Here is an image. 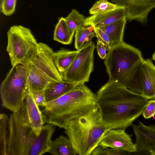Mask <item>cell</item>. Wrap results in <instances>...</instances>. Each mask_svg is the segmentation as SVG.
<instances>
[{"label": "cell", "instance_id": "obj_1", "mask_svg": "<svg viewBox=\"0 0 155 155\" xmlns=\"http://www.w3.org/2000/svg\"><path fill=\"white\" fill-rule=\"evenodd\" d=\"M102 123L110 129H126L142 115L148 100L109 79L96 94Z\"/></svg>", "mask_w": 155, "mask_h": 155}, {"label": "cell", "instance_id": "obj_2", "mask_svg": "<svg viewBox=\"0 0 155 155\" xmlns=\"http://www.w3.org/2000/svg\"><path fill=\"white\" fill-rule=\"evenodd\" d=\"M97 107L96 94L83 84L45 103L41 111L45 123L65 129L73 120L90 113Z\"/></svg>", "mask_w": 155, "mask_h": 155}, {"label": "cell", "instance_id": "obj_3", "mask_svg": "<svg viewBox=\"0 0 155 155\" xmlns=\"http://www.w3.org/2000/svg\"><path fill=\"white\" fill-rule=\"evenodd\" d=\"M104 64L109 79L142 94V69L145 59L138 48L123 41L110 46Z\"/></svg>", "mask_w": 155, "mask_h": 155}, {"label": "cell", "instance_id": "obj_4", "mask_svg": "<svg viewBox=\"0 0 155 155\" xmlns=\"http://www.w3.org/2000/svg\"><path fill=\"white\" fill-rule=\"evenodd\" d=\"M110 129L102 123L97 107L90 113L73 120L64 132L77 154L89 155Z\"/></svg>", "mask_w": 155, "mask_h": 155}, {"label": "cell", "instance_id": "obj_5", "mask_svg": "<svg viewBox=\"0 0 155 155\" xmlns=\"http://www.w3.org/2000/svg\"><path fill=\"white\" fill-rule=\"evenodd\" d=\"M28 90L26 66H12L1 84L2 106L12 112L19 111L24 105Z\"/></svg>", "mask_w": 155, "mask_h": 155}, {"label": "cell", "instance_id": "obj_6", "mask_svg": "<svg viewBox=\"0 0 155 155\" xmlns=\"http://www.w3.org/2000/svg\"><path fill=\"white\" fill-rule=\"evenodd\" d=\"M6 51L12 66L31 63L37 53L38 43L31 30L21 25L11 26L7 32Z\"/></svg>", "mask_w": 155, "mask_h": 155}, {"label": "cell", "instance_id": "obj_7", "mask_svg": "<svg viewBox=\"0 0 155 155\" xmlns=\"http://www.w3.org/2000/svg\"><path fill=\"white\" fill-rule=\"evenodd\" d=\"M36 136L20 110L8 118L7 155H29Z\"/></svg>", "mask_w": 155, "mask_h": 155}, {"label": "cell", "instance_id": "obj_8", "mask_svg": "<svg viewBox=\"0 0 155 155\" xmlns=\"http://www.w3.org/2000/svg\"><path fill=\"white\" fill-rule=\"evenodd\" d=\"M95 45L92 41L78 50L74 61L63 76L64 81L78 85L88 82L94 68Z\"/></svg>", "mask_w": 155, "mask_h": 155}, {"label": "cell", "instance_id": "obj_9", "mask_svg": "<svg viewBox=\"0 0 155 155\" xmlns=\"http://www.w3.org/2000/svg\"><path fill=\"white\" fill-rule=\"evenodd\" d=\"M53 49L47 45L38 43L35 57L31 62L38 71L50 81L63 80V77L56 66Z\"/></svg>", "mask_w": 155, "mask_h": 155}, {"label": "cell", "instance_id": "obj_10", "mask_svg": "<svg viewBox=\"0 0 155 155\" xmlns=\"http://www.w3.org/2000/svg\"><path fill=\"white\" fill-rule=\"evenodd\" d=\"M112 3L124 7L127 20H135L143 25L147 23L148 16L155 8V0H111Z\"/></svg>", "mask_w": 155, "mask_h": 155}, {"label": "cell", "instance_id": "obj_11", "mask_svg": "<svg viewBox=\"0 0 155 155\" xmlns=\"http://www.w3.org/2000/svg\"><path fill=\"white\" fill-rule=\"evenodd\" d=\"M135 136L136 153L155 155V125H146L139 121L132 125Z\"/></svg>", "mask_w": 155, "mask_h": 155}, {"label": "cell", "instance_id": "obj_12", "mask_svg": "<svg viewBox=\"0 0 155 155\" xmlns=\"http://www.w3.org/2000/svg\"><path fill=\"white\" fill-rule=\"evenodd\" d=\"M123 129H110L106 133L99 145L104 147L120 149L128 153H136V146L131 135Z\"/></svg>", "mask_w": 155, "mask_h": 155}, {"label": "cell", "instance_id": "obj_13", "mask_svg": "<svg viewBox=\"0 0 155 155\" xmlns=\"http://www.w3.org/2000/svg\"><path fill=\"white\" fill-rule=\"evenodd\" d=\"M25 100L24 105L20 111L38 136L45 123L43 114L29 89Z\"/></svg>", "mask_w": 155, "mask_h": 155}, {"label": "cell", "instance_id": "obj_14", "mask_svg": "<svg viewBox=\"0 0 155 155\" xmlns=\"http://www.w3.org/2000/svg\"><path fill=\"white\" fill-rule=\"evenodd\" d=\"M142 95L147 100L155 99V66L151 58L144 59L142 69Z\"/></svg>", "mask_w": 155, "mask_h": 155}, {"label": "cell", "instance_id": "obj_15", "mask_svg": "<svg viewBox=\"0 0 155 155\" xmlns=\"http://www.w3.org/2000/svg\"><path fill=\"white\" fill-rule=\"evenodd\" d=\"M124 17H126L125 8L119 6L114 10L85 18L83 26L100 27L110 24Z\"/></svg>", "mask_w": 155, "mask_h": 155}, {"label": "cell", "instance_id": "obj_16", "mask_svg": "<svg viewBox=\"0 0 155 155\" xmlns=\"http://www.w3.org/2000/svg\"><path fill=\"white\" fill-rule=\"evenodd\" d=\"M55 130L54 125L52 124L43 126L39 135L36 136L33 140L29 155H42L46 153Z\"/></svg>", "mask_w": 155, "mask_h": 155}, {"label": "cell", "instance_id": "obj_17", "mask_svg": "<svg viewBox=\"0 0 155 155\" xmlns=\"http://www.w3.org/2000/svg\"><path fill=\"white\" fill-rule=\"evenodd\" d=\"M77 85L64 80L51 82L43 90L45 103L57 99Z\"/></svg>", "mask_w": 155, "mask_h": 155}, {"label": "cell", "instance_id": "obj_18", "mask_svg": "<svg viewBox=\"0 0 155 155\" xmlns=\"http://www.w3.org/2000/svg\"><path fill=\"white\" fill-rule=\"evenodd\" d=\"M127 21L126 17H124L110 24L98 27L109 36L110 46L123 41Z\"/></svg>", "mask_w": 155, "mask_h": 155}, {"label": "cell", "instance_id": "obj_19", "mask_svg": "<svg viewBox=\"0 0 155 155\" xmlns=\"http://www.w3.org/2000/svg\"><path fill=\"white\" fill-rule=\"evenodd\" d=\"M26 66L28 89L31 91L43 90L51 81L41 74L32 63Z\"/></svg>", "mask_w": 155, "mask_h": 155}, {"label": "cell", "instance_id": "obj_20", "mask_svg": "<svg viewBox=\"0 0 155 155\" xmlns=\"http://www.w3.org/2000/svg\"><path fill=\"white\" fill-rule=\"evenodd\" d=\"M53 155H76V152L69 138L59 136L53 141H51L46 151Z\"/></svg>", "mask_w": 155, "mask_h": 155}, {"label": "cell", "instance_id": "obj_21", "mask_svg": "<svg viewBox=\"0 0 155 155\" xmlns=\"http://www.w3.org/2000/svg\"><path fill=\"white\" fill-rule=\"evenodd\" d=\"M78 52V50L71 51L62 49L54 52L55 62L63 78V75L76 57Z\"/></svg>", "mask_w": 155, "mask_h": 155}, {"label": "cell", "instance_id": "obj_22", "mask_svg": "<svg viewBox=\"0 0 155 155\" xmlns=\"http://www.w3.org/2000/svg\"><path fill=\"white\" fill-rule=\"evenodd\" d=\"M74 34L69 28L64 18L60 17L55 27L54 40L63 44L69 45L72 42Z\"/></svg>", "mask_w": 155, "mask_h": 155}, {"label": "cell", "instance_id": "obj_23", "mask_svg": "<svg viewBox=\"0 0 155 155\" xmlns=\"http://www.w3.org/2000/svg\"><path fill=\"white\" fill-rule=\"evenodd\" d=\"M96 36L94 27L91 25L82 26L75 31L74 46L78 50L91 41Z\"/></svg>", "mask_w": 155, "mask_h": 155}, {"label": "cell", "instance_id": "obj_24", "mask_svg": "<svg viewBox=\"0 0 155 155\" xmlns=\"http://www.w3.org/2000/svg\"><path fill=\"white\" fill-rule=\"evenodd\" d=\"M8 116L0 114V155H7L8 139Z\"/></svg>", "mask_w": 155, "mask_h": 155}, {"label": "cell", "instance_id": "obj_25", "mask_svg": "<svg viewBox=\"0 0 155 155\" xmlns=\"http://www.w3.org/2000/svg\"><path fill=\"white\" fill-rule=\"evenodd\" d=\"M85 18L84 15L75 9H72L68 15L64 18L69 28L74 34L77 28L83 26Z\"/></svg>", "mask_w": 155, "mask_h": 155}, {"label": "cell", "instance_id": "obj_26", "mask_svg": "<svg viewBox=\"0 0 155 155\" xmlns=\"http://www.w3.org/2000/svg\"><path fill=\"white\" fill-rule=\"evenodd\" d=\"M119 6L107 0H99L90 9L89 13L92 15L102 13L114 10Z\"/></svg>", "mask_w": 155, "mask_h": 155}, {"label": "cell", "instance_id": "obj_27", "mask_svg": "<svg viewBox=\"0 0 155 155\" xmlns=\"http://www.w3.org/2000/svg\"><path fill=\"white\" fill-rule=\"evenodd\" d=\"M128 153L123 150L110 147H104L100 145L95 148L91 155H122Z\"/></svg>", "mask_w": 155, "mask_h": 155}, {"label": "cell", "instance_id": "obj_28", "mask_svg": "<svg viewBox=\"0 0 155 155\" xmlns=\"http://www.w3.org/2000/svg\"><path fill=\"white\" fill-rule=\"evenodd\" d=\"M17 0H2L0 1V10L5 15L10 16L15 11Z\"/></svg>", "mask_w": 155, "mask_h": 155}, {"label": "cell", "instance_id": "obj_29", "mask_svg": "<svg viewBox=\"0 0 155 155\" xmlns=\"http://www.w3.org/2000/svg\"><path fill=\"white\" fill-rule=\"evenodd\" d=\"M93 27L95 33L96 37L97 39L104 44L107 51L110 46V40L109 36L100 28Z\"/></svg>", "mask_w": 155, "mask_h": 155}, {"label": "cell", "instance_id": "obj_30", "mask_svg": "<svg viewBox=\"0 0 155 155\" xmlns=\"http://www.w3.org/2000/svg\"><path fill=\"white\" fill-rule=\"evenodd\" d=\"M142 115L146 119L154 117L155 115V99L149 101L147 105L143 110Z\"/></svg>", "mask_w": 155, "mask_h": 155}, {"label": "cell", "instance_id": "obj_31", "mask_svg": "<svg viewBox=\"0 0 155 155\" xmlns=\"http://www.w3.org/2000/svg\"><path fill=\"white\" fill-rule=\"evenodd\" d=\"M37 105L43 107L45 103V97L43 91H31Z\"/></svg>", "mask_w": 155, "mask_h": 155}, {"label": "cell", "instance_id": "obj_32", "mask_svg": "<svg viewBox=\"0 0 155 155\" xmlns=\"http://www.w3.org/2000/svg\"><path fill=\"white\" fill-rule=\"evenodd\" d=\"M96 48L100 57L102 59H105L107 55V49L104 44L98 39L97 41Z\"/></svg>", "mask_w": 155, "mask_h": 155}, {"label": "cell", "instance_id": "obj_33", "mask_svg": "<svg viewBox=\"0 0 155 155\" xmlns=\"http://www.w3.org/2000/svg\"><path fill=\"white\" fill-rule=\"evenodd\" d=\"M152 59L153 60L155 61V51L153 54Z\"/></svg>", "mask_w": 155, "mask_h": 155}]
</instances>
